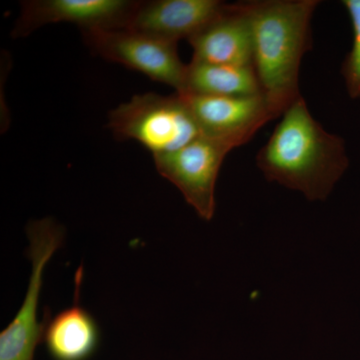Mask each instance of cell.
I'll return each mask as SVG.
<instances>
[{
  "label": "cell",
  "mask_w": 360,
  "mask_h": 360,
  "mask_svg": "<svg viewBox=\"0 0 360 360\" xmlns=\"http://www.w3.org/2000/svg\"><path fill=\"white\" fill-rule=\"evenodd\" d=\"M257 165L270 182L326 200L349 167L345 142L329 134L300 97L260 148Z\"/></svg>",
  "instance_id": "cell-1"
},
{
  "label": "cell",
  "mask_w": 360,
  "mask_h": 360,
  "mask_svg": "<svg viewBox=\"0 0 360 360\" xmlns=\"http://www.w3.org/2000/svg\"><path fill=\"white\" fill-rule=\"evenodd\" d=\"M319 0L240 2L252 35L253 68L274 120L302 97L300 70L311 49L310 22Z\"/></svg>",
  "instance_id": "cell-2"
},
{
  "label": "cell",
  "mask_w": 360,
  "mask_h": 360,
  "mask_svg": "<svg viewBox=\"0 0 360 360\" xmlns=\"http://www.w3.org/2000/svg\"><path fill=\"white\" fill-rule=\"evenodd\" d=\"M108 127L120 141H135L153 158L174 153L200 136L184 96L137 94L110 113Z\"/></svg>",
  "instance_id": "cell-3"
},
{
  "label": "cell",
  "mask_w": 360,
  "mask_h": 360,
  "mask_svg": "<svg viewBox=\"0 0 360 360\" xmlns=\"http://www.w3.org/2000/svg\"><path fill=\"white\" fill-rule=\"evenodd\" d=\"M32 274L22 305L0 335V360H34L42 342L44 323L37 321V309L45 267L63 245L65 229L51 217L33 220L26 229Z\"/></svg>",
  "instance_id": "cell-4"
},
{
  "label": "cell",
  "mask_w": 360,
  "mask_h": 360,
  "mask_svg": "<svg viewBox=\"0 0 360 360\" xmlns=\"http://www.w3.org/2000/svg\"><path fill=\"white\" fill-rule=\"evenodd\" d=\"M82 32L85 44L101 58L169 85L175 92L184 91L187 65L180 60L176 42L127 28Z\"/></svg>",
  "instance_id": "cell-5"
},
{
  "label": "cell",
  "mask_w": 360,
  "mask_h": 360,
  "mask_svg": "<svg viewBox=\"0 0 360 360\" xmlns=\"http://www.w3.org/2000/svg\"><path fill=\"white\" fill-rule=\"evenodd\" d=\"M238 148L226 139L201 134L174 153L153 158L161 176L179 189L201 219L210 221L215 212V184L226 155Z\"/></svg>",
  "instance_id": "cell-6"
},
{
  "label": "cell",
  "mask_w": 360,
  "mask_h": 360,
  "mask_svg": "<svg viewBox=\"0 0 360 360\" xmlns=\"http://www.w3.org/2000/svg\"><path fill=\"white\" fill-rule=\"evenodd\" d=\"M139 2L127 0H30L21 4L13 37L47 25L72 23L84 30L125 28Z\"/></svg>",
  "instance_id": "cell-7"
},
{
  "label": "cell",
  "mask_w": 360,
  "mask_h": 360,
  "mask_svg": "<svg viewBox=\"0 0 360 360\" xmlns=\"http://www.w3.org/2000/svg\"><path fill=\"white\" fill-rule=\"evenodd\" d=\"M200 127L201 134L226 139L238 148L274 120L262 94L214 96L181 94Z\"/></svg>",
  "instance_id": "cell-8"
},
{
  "label": "cell",
  "mask_w": 360,
  "mask_h": 360,
  "mask_svg": "<svg viewBox=\"0 0 360 360\" xmlns=\"http://www.w3.org/2000/svg\"><path fill=\"white\" fill-rule=\"evenodd\" d=\"M225 6L219 0L139 2L125 28L176 44L180 39L188 41L224 13Z\"/></svg>",
  "instance_id": "cell-9"
},
{
  "label": "cell",
  "mask_w": 360,
  "mask_h": 360,
  "mask_svg": "<svg viewBox=\"0 0 360 360\" xmlns=\"http://www.w3.org/2000/svg\"><path fill=\"white\" fill-rule=\"evenodd\" d=\"M188 42L193 49L194 61L253 66L252 35L240 2L226 4L224 13Z\"/></svg>",
  "instance_id": "cell-10"
},
{
  "label": "cell",
  "mask_w": 360,
  "mask_h": 360,
  "mask_svg": "<svg viewBox=\"0 0 360 360\" xmlns=\"http://www.w3.org/2000/svg\"><path fill=\"white\" fill-rule=\"evenodd\" d=\"M42 342L53 360H89L101 345V329L77 302L45 319Z\"/></svg>",
  "instance_id": "cell-11"
},
{
  "label": "cell",
  "mask_w": 360,
  "mask_h": 360,
  "mask_svg": "<svg viewBox=\"0 0 360 360\" xmlns=\"http://www.w3.org/2000/svg\"><path fill=\"white\" fill-rule=\"evenodd\" d=\"M182 94L214 96L262 94L253 66L210 65L194 60L187 65L186 89Z\"/></svg>",
  "instance_id": "cell-12"
},
{
  "label": "cell",
  "mask_w": 360,
  "mask_h": 360,
  "mask_svg": "<svg viewBox=\"0 0 360 360\" xmlns=\"http://www.w3.org/2000/svg\"><path fill=\"white\" fill-rule=\"evenodd\" d=\"M341 4L347 9L354 30L352 49L341 65V75L348 96L360 99V0H342Z\"/></svg>",
  "instance_id": "cell-13"
}]
</instances>
